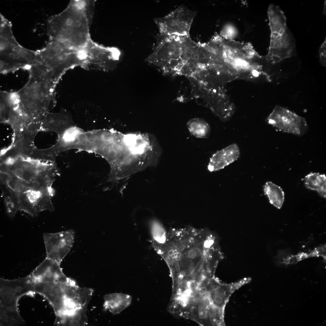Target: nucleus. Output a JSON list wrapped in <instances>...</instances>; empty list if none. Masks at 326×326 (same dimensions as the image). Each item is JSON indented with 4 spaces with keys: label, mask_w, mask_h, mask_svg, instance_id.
Segmentation results:
<instances>
[{
    "label": "nucleus",
    "mask_w": 326,
    "mask_h": 326,
    "mask_svg": "<svg viewBox=\"0 0 326 326\" xmlns=\"http://www.w3.org/2000/svg\"><path fill=\"white\" fill-rule=\"evenodd\" d=\"M30 75L35 79L42 82L53 84L55 75L47 67L39 62L31 65L28 69Z\"/></svg>",
    "instance_id": "nucleus-21"
},
{
    "label": "nucleus",
    "mask_w": 326,
    "mask_h": 326,
    "mask_svg": "<svg viewBox=\"0 0 326 326\" xmlns=\"http://www.w3.org/2000/svg\"><path fill=\"white\" fill-rule=\"evenodd\" d=\"M64 282H35V292L44 296L52 306L56 316L55 324L62 318L64 312L66 296L63 288Z\"/></svg>",
    "instance_id": "nucleus-13"
},
{
    "label": "nucleus",
    "mask_w": 326,
    "mask_h": 326,
    "mask_svg": "<svg viewBox=\"0 0 326 326\" xmlns=\"http://www.w3.org/2000/svg\"><path fill=\"white\" fill-rule=\"evenodd\" d=\"M320 62L321 64L324 66L326 65V40L325 39L320 46L319 49Z\"/></svg>",
    "instance_id": "nucleus-28"
},
{
    "label": "nucleus",
    "mask_w": 326,
    "mask_h": 326,
    "mask_svg": "<svg viewBox=\"0 0 326 326\" xmlns=\"http://www.w3.org/2000/svg\"><path fill=\"white\" fill-rule=\"evenodd\" d=\"M267 121L280 131L297 136L304 135L308 129L305 118L279 105L275 107L268 117Z\"/></svg>",
    "instance_id": "nucleus-11"
},
{
    "label": "nucleus",
    "mask_w": 326,
    "mask_h": 326,
    "mask_svg": "<svg viewBox=\"0 0 326 326\" xmlns=\"http://www.w3.org/2000/svg\"><path fill=\"white\" fill-rule=\"evenodd\" d=\"M87 305L82 306L71 315L66 318L61 325L86 326L88 324L87 315Z\"/></svg>",
    "instance_id": "nucleus-24"
},
{
    "label": "nucleus",
    "mask_w": 326,
    "mask_h": 326,
    "mask_svg": "<svg viewBox=\"0 0 326 326\" xmlns=\"http://www.w3.org/2000/svg\"><path fill=\"white\" fill-rule=\"evenodd\" d=\"M60 264L46 258L30 275L34 282H65L68 278L63 273Z\"/></svg>",
    "instance_id": "nucleus-16"
},
{
    "label": "nucleus",
    "mask_w": 326,
    "mask_h": 326,
    "mask_svg": "<svg viewBox=\"0 0 326 326\" xmlns=\"http://www.w3.org/2000/svg\"><path fill=\"white\" fill-rule=\"evenodd\" d=\"M187 66L188 68L191 69L194 66H196L195 64L193 61H189L187 64Z\"/></svg>",
    "instance_id": "nucleus-29"
},
{
    "label": "nucleus",
    "mask_w": 326,
    "mask_h": 326,
    "mask_svg": "<svg viewBox=\"0 0 326 326\" xmlns=\"http://www.w3.org/2000/svg\"><path fill=\"white\" fill-rule=\"evenodd\" d=\"M0 172L30 183L54 182L59 174L56 161L7 152L1 153Z\"/></svg>",
    "instance_id": "nucleus-4"
},
{
    "label": "nucleus",
    "mask_w": 326,
    "mask_h": 326,
    "mask_svg": "<svg viewBox=\"0 0 326 326\" xmlns=\"http://www.w3.org/2000/svg\"><path fill=\"white\" fill-rule=\"evenodd\" d=\"M104 299V308L113 314L120 313L130 305L132 300L130 296L119 293L105 295Z\"/></svg>",
    "instance_id": "nucleus-19"
},
{
    "label": "nucleus",
    "mask_w": 326,
    "mask_h": 326,
    "mask_svg": "<svg viewBox=\"0 0 326 326\" xmlns=\"http://www.w3.org/2000/svg\"><path fill=\"white\" fill-rule=\"evenodd\" d=\"M95 1L72 0L60 13L50 17L47 22L50 39L77 49H83L91 38L89 29Z\"/></svg>",
    "instance_id": "nucleus-2"
},
{
    "label": "nucleus",
    "mask_w": 326,
    "mask_h": 326,
    "mask_svg": "<svg viewBox=\"0 0 326 326\" xmlns=\"http://www.w3.org/2000/svg\"><path fill=\"white\" fill-rule=\"evenodd\" d=\"M75 237V232L72 230L56 233H44L46 257L60 264L72 248Z\"/></svg>",
    "instance_id": "nucleus-12"
},
{
    "label": "nucleus",
    "mask_w": 326,
    "mask_h": 326,
    "mask_svg": "<svg viewBox=\"0 0 326 326\" xmlns=\"http://www.w3.org/2000/svg\"><path fill=\"white\" fill-rule=\"evenodd\" d=\"M306 187L316 191L321 197L326 196V176L325 174L311 172L304 178Z\"/></svg>",
    "instance_id": "nucleus-20"
},
{
    "label": "nucleus",
    "mask_w": 326,
    "mask_h": 326,
    "mask_svg": "<svg viewBox=\"0 0 326 326\" xmlns=\"http://www.w3.org/2000/svg\"><path fill=\"white\" fill-rule=\"evenodd\" d=\"M36 51L38 62L55 75L73 66L83 65L84 60V48L75 49L53 40H49L44 47Z\"/></svg>",
    "instance_id": "nucleus-7"
},
{
    "label": "nucleus",
    "mask_w": 326,
    "mask_h": 326,
    "mask_svg": "<svg viewBox=\"0 0 326 326\" xmlns=\"http://www.w3.org/2000/svg\"><path fill=\"white\" fill-rule=\"evenodd\" d=\"M196 13L181 5L164 17L155 19L160 34L190 36L189 32Z\"/></svg>",
    "instance_id": "nucleus-8"
},
{
    "label": "nucleus",
    "mask_w": 326,
    "mask_h": 326,
    "mask_svg": "<svg viewBox=\"0 0 326 326\" xmlns=\"http://www.w3.org/2000/svg\"><path fill=\"white\" fill-rule=\"evenodd\" d=\"M240 151L236 143H233L215 153L210 159L207 169L210 172L223 169L237 160Z\"/></svg>",
    "instance_id": "nucleus-17"
},
{
    "label": "nucleus",
    "mask_w": 326,
    "mask_h": 326,
    "mask_svg": "<svg viewBox=\"0 0 326 326\" xmlns=\"http://www.w3.org/2000/svg\"><path fill=\"white\" fill-rule=\"evenodd\" d=\"M267 14L270 30L267 62L274 64L296 54L295 41L289 30L286 18L280 7L273 4L268 8Z\"/></svg>",
    "instance_id": "nucleus-5"
},
{
    "label": "nucleus",
    "mask_w": 326,
    "mask_h": 326,
    "mask_svg": "<svg viewBox=\"0 0 326 326\" xmlns=\"http://www.w3.org/2000/svg\"><path fill=\"white\" fill-rule=\"evenodd\" d=\"M187 126L190 133L196 138H206L210 134L211 129L209 125L206 121L200 118L190 120L187 122Z\"/></svg>",
    "instance_id": "nucleus-23"
},
{
    "label": "nucleus",
    "mask_w": 326,
    "mask_h": 326,
    "mask_svg": "<svg viewBox=\"0 0 326 326\" xmlns=\"http://www.w3.org/2000/svg\"><path fill=\"white\" fill-rule=\"evenodd\" d=\"M42 121L36 120L25 125L18 133L14 135L11 145L4 150L9 153L30 156L34 148V141L41 129Z\"/></svg>",
    "instance_id": "nucleus-15"
},
{
    "label": "nucleus",
    "mask_w": 326,
    "mask_h": 326,
    "mask_svg": "<svg viewBox=\"0 0 326 326\" xmlns=\"http://www.w3.org/2000/svg\"><path fill=\"white\" fill-rule=\"evenodd\" d=\"M218 242L208 230L187 227L171 229L154 249L167 264L173 283L209 264L221 252Z\"/></svg>",
    "instance_id": "nucleus-1"
},
{
    "label": "nucleus",
    "mask_w": 326,
    "mask_h": 326,
    "mask_svg": "<svg viewBox=\"0 0 326 326\" xmlns=\"http://www.w3.org/2000/svg\"><path fill=\"white\" fill-rule=\"evenodd\" d=\"M0 326H16L24 323L18 312L0 308Z\"/></svg>",
    "instance_id": "nucleus-25"
},
{
    "label": "nucleus",
    "mask_w": 326,
    "mask_h": 326,
    "mask_svg": "<svg viewBox=\"0 0 326 326\" xmlns=\"http://www.w3.org/2000/svg\"><path fill=\"white\" fill-rule=\"evenodd\" d=\"M264 191L271 204L278 209L281 208L284 201V193L280 187L268 181L264 186Z\"/></svg>",
    "instance_id": "nucleus-22"
},
{
    "label": "nucleus",
    "mask_w": 326,
    "mask_h": 326,
    "mask_svg": "<svg viewBox=\"0 0 326 326\" xmlns=\"http://www.w3.org/2000/svg\"><path fill=\"white\" fill-rule=\"evenodd\" d=\"M94 291L92 288L80 287L76 302L81 306H88L92 297Z\"/></svg>",
    "instance_id": "nucleus-27"
},
{
    "label": "nucleus",
    "mask_w": 326,
    "mask_h": 326,
    "mask_svg": "<svg viewBox=\"0 0 326 326\" xmlns=\"http://www.w3.org/2000/svg\"><path fill=\"white\" fill-rule=\"evenodd\" d=\"M251 280L250 277L244 278L238 281L227 284L222 283L215 276L213 277L208 280L206 285L211 302L215 306L225 309L232 294Z\"/></svg>",
    "instance_id": "nucleus-14"
},
{
    "label": "nucleus",
    "mask_w": 326,
    "mask_h": 326,
    "mask_svg": "<svg viewBox=\"0 0 326 326\" xmlns=\"http://www.w3.org/2000/svg\"><path fill=\"white\" fill-rule=\"evenodd\" d=\"M11 109L9 92L0 91V122L8 123Z\"/></svg>",
    "instance_id": "nucleus-26"
},
{
    "label": "nucleus",
    "mask_w": 326,
    "mask_h": 326,
    "mask_svg": "<svg viewBox=\"0 0 326 326\" xmlns=\"http://www.w3.org/2000/svg\"><path fill=\"white\" fill-rule=\"evenodd\" d=\"M0 22L1 72L28 69L38 61L36 51L27 49L18 43L13 34L11 23L1 14Z\"/></svg>",
    "instance_id": "nucleus-6"
},
{
    "label": "nucleus",
    "mask_w": 326,
    "mask_h": 326,
    "mask_svg": "<svg viewBox=\"0 0 326 326\" xmlns=\"http://www.w3.org/2000/svg\"><path fill=\"white\" fill-rule=\"evenodd\" d=\"M198 69V68L197 66H194L191 69V71L193 73H196Z\"/></svg>",
    "instance_id": "nucleus-30"
},
{
    "label": "nucleus",
    "mask_w": 326,
    "mask_h": 326,
    "mask_svg": "<svg viewBox=\"0 0 326 326\" xmlns=\"http://www.w3.org/2000/svg\"><path fill=\"white\" fill-rule=\"evenodd\" d=\"M84 49L85 59L83 64L96 66L105 70L115 68L121 58V52L118 48L101 45L91 38Z\"/></svg>",
    "instance_id": "nucleus-10"
},
{
    "label": "nucleus",
    "mask_w": 326,
    "mask_h": 326,
    "mask_svg": "<svg viewBox=\"0 0 326 326\" xmlns=\"http://www.w3.org/2000/svg\"><path fill=\"white\" fill-rule=\"evenodd\" d=\"M35 292L34 282L30 276L13 280L0 279V308L18 312V302L23 296Z\"/></svg>",
    "instance_id": "nucleus-9"
},
{
    "label": "nucleus",
    "mask_w": 326,
    "mask_h": 326,
    "mask_svg": "<svg viewBox=\"0 0 326 326\" xmlns=\"http://www.w3.org/2000/svg\"><path fill=\"white\" fill-rule=\"evenodd\" d=\"M53 183H30L16 177L11 179L7 188L16 212L23 211L36 216L43 211H54L51 200L54 192Z\"/></svg>",
    "instance_id": "nucleus-3"
},
{
    "label": "nucleus",
    "mask_w": 326,
    "mask_h": 326,
    "mask_svg": "<svg viewBox=\"0 0 326 326\" xmlns=\"http://www.w3.org/2000/svg\"><path fill=\"white\" fill-rule=\"evenodd\" d=\"M75 125H76L70 113L62 109L57 113L48 112L42 120L41 129L53 132L59 136Z\"/></svg>",
    "instance_id": "nucleus-18"
}]
</instances>
